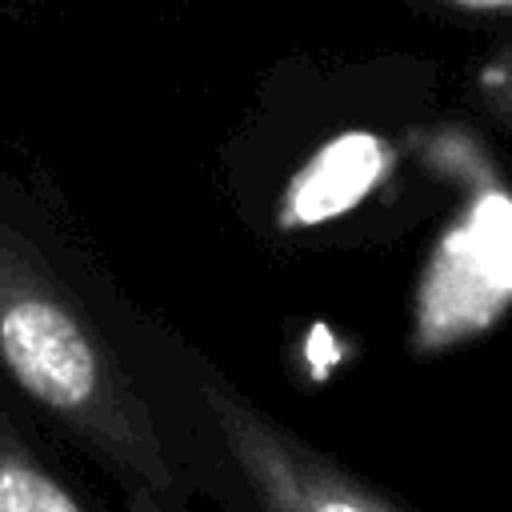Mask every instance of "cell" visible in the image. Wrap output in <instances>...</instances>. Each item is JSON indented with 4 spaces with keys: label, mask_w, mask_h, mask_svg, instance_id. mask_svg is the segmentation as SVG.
I'll list each match as a JSON object with an SVG mask.
<instances>
[{
    "label": "cell",
    "mask_w": 512,
    "mask_h": 512,
    "mask_svg": "<svg viewBox=\"0 0 512 512\" xmlns=\"http://www.w3.org/2000/svg\"><path fill=\"white\" fill-rule=\"evenodd\" d=\"M0 376L68 432L132 512H188L112 292L100 288L48 200L0 164Z\"/></svg>",
    "instance_id": "cell-1"
},
{
    "label": "cell",
    "mask_w": 512,
    "mask_h": 512,
    "mask_svg": "<svg viewBox=\"0 0 512 512\" xmlns=\"http://www.w3.org/2000/svg\"><path fill=\"white\" fill-rule=\"evenodd\" d=\"M0 512H84L68 484L28 448L0 404Z\"/></svg>",
    "instance_id": "cell-3"
},
{
    "label": "cell",
    "mask_w": 512,
    "mask_h": 512,
    "mask_svg": "<svg viewBox=\"0 0 512 512\" xmlns=\"http://www.w3.org/2000/svg\"><path fill=\"white\" fill-rule=\"evenodd\" d=\"M196 396L260 512H412L256 408L228 380L200 372Z\"/></svg>",
    "instance_id": "cell-2"
},
{
    "label": "cell",
    "mask_w": 512,
    "mask_h": 512,
    "mask_svg": "<svg viewBox=\"0 0 512 512\" xmlns=\"http://www.w3.org/2000/svg\"><path fill=\"white\" fill-rule=\"evenodd\" d=\"M444 8H460V12H504L512 16V0H432Z\"/></svg>",
    "instance_id": "cell-4"
}]
</instances>
